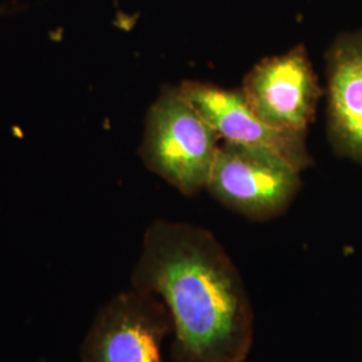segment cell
<instances>
[{
  "label": "cell",
  "mask_w": 362,
  "mask_h": 362,
  "mask_svg": "<svg viewBox=\"0 0 362 362\" xmlns=\"http://www.w3.org/2000/svg\"><path fill=\"white\" fill-rule=\"evenodd\" d=\"M130 286L165 306L179 361H246L254 308L239 269L207 228L156 220L144 236Z\"/></svg>",
  "instance_id": "cell-1"
},
{
  "label": "cell",
  "mask_w": 362,
  "mask_h": 362,
  "mask_svg": "<svg viewBox=\"0 0 362 362\" xmlns=\"http://www.w3.org/2000/svg\"><path fill=\"white\" fill-rule=\"evenodd\" d=\"M218 139L180 88L165 86L148 112L140 155L146 168L180 194L194 196L207 188Z\"/></svg>",
  "instance_id": "cell-2"
},
{
  "label": "cell",
  "mask_w": 362,
  "mask_h": 362,
  "mask_svg": "<svg viewBox=\"0 0 362 362\" xmlns=\"http://www.w3.org/2000/svg\"><path fill=\"white\" fill-rule=\"evenodd\" d=\"M81 362H180L165 306L132 286L119 291L97 311Z\"/></svg>",
  "instance_id": "cell-3"
},
{
  "label": "cell",
  "mask_w": 362,
  "mask_h": 362,
  "mask_svg": "<svg viewBox=\"0 0 362 362\" xmlns=\"http://www.w3.org/2000/svg\"><path fill=\"white\" fill-rule=\"evenodd\" d=\"M300 170L270 152L243 145H220L208 179L211 196L251 221L282 216L302 185Z\"/></svg>",
  "instance_id": "cell-4"
},
{
  "label": "cell",
  "mask_w": 362,
  "mask_h": 362,
  "mask_svg": "<svg viewBox=\"0 0 362 362\" xmlns=\"http://www.w3.org/2000/svg\"><path fill=\"white\" fill-rule=\"evenodd\" d=\"M248 106L269 127L306 136L321 97L318 78L303 45L263 58L243 79Z\"/></svg>",
  "instance_id": "cell-5"
},
{
  "label": "cell",
  "mask_w": 362,
  "mask_h": 362,
  "mask_svg": "<svg viewBox=\"0 0 362 362\" xmlns=\"http://www.w3.org/2000/svg\"><path fill=\"white\" fill-rule=\"evenodd\" d=\"M179 88L224 143L270 152L300 172L313 164L306 136L269 127L252 112L242 91L199 81H184Z\"/></svg>",
  "instance_id": "cell-6"
},
{
  "label": "cell",
  "mask_w": 362,
  "mask_h": 362,
  "mask_svg": "<svg viewBox=\"0 0 362 362\" xmlns=\"http://www.w3.org/2000/svg\"><path fill=\"white\" fill-rule=\"evenodd\" d=\"M325 59L329 141L337 155L362 165V28L339 34Z\"/></svg>",
  "instance_id": "cell-7"
}]
</instances>
